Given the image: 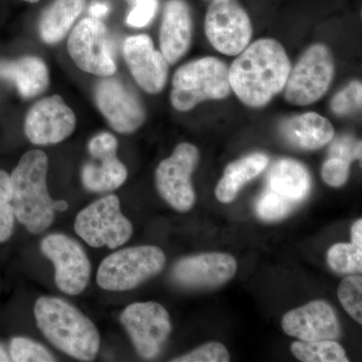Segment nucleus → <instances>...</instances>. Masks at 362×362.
<instances>
[{
    "label": "nucleus",
    "mask_w": 362,
    "mask_h": 362,
    "mask_svg": "<svg viewBox=\"0 0 362 362\" xmlns=\"http://www.w3.org/2000/svg\"><path fill=\"white\" fill-rule=\"evenodd\" d=\"M291 69L280 42L259 40L240 52L230 66V88L247 106L263 108L284 90Z\"/></svg>",
    "instance_id": "f257e3e1"
},
{
    "label": "nucleus",
    "mask_w": 362,
    "mask_h": 362,
    "mask_svg": "<svg viewBox=\"0 0 362 362\" xmlns=\"http://www.w3.org/2000/svg\"><path fill=\"white\" fill-rule=\"evenodd\" d=\"M37 327L44 337L73 358L94 361L100 349V334L85 314L57 297H40L35 304Z\"/></svg>",
    "instance_id": "f03ea898"
},
{
    "label": "nucleus",
    "mask_w": 362,
    "mask_h": 362,
    "mask_svg": "<svg viewBox=\"0 0 362 362\" xmlns=\"http://www.w3.org/2000/svg\"><path fill=\"white\" fill-rule=\"evenodd\" d=\"M47 154L33 149L23 154L11 175L16 218L33 235L44 233L54 220V201L47 192Z\"/></svg>",
    "instance_id": "7ed1b4c3"
},
{
    "label": "nucleus",
    "mask_w": 362,
    "mask_h": 362,
    "mask_svg": "<svg viewBox=\"0 0 362 362\" xmlns=\"http://www.w3.org/2000/svg\"><path fill=\"white\" fill-rule=\"evenodd\" d=\"M230 92L228 66L209 57L190 62L175 71L170 102L176 110L187 112L202 102L226 99Z\"/></svg>",
    "instance_id": "20e7f679"
},
{
    "label": "nucleus",
    "mask_w": 362,
    "mask_h": 362,
    "mask_svg": "<svg viewBox=\"0 0 362 362\" xmlns=\"http://www.w3.org/2000/svg\"><path fill=\"white\" fill-rule=\"evenodd\" d=\"M165 263V255L158 247L120 250L102 262L97 272V284L107 291H129L158 275Z\"/></svg>",
    "instance_id": "39448f33"
},
{
    "label": "nucleus",
    "mask_w": 362,
    "mask_h": 362,
    "mask_svg": "<svg viewBox=\"0 0 362 362\" xmlns=\"http://www.w3.org/2000/svg\"><path fill=\"white\" fill-rule=\"evenodd\" d=\"M75 232L93 247L116 249L133 235V226L121 211L116 195L102 197L85 207L75 220Z\"/></svg>",
    "instance_id": "423d86ee"
},
{
    "label": "nucleus",
    "mask_w": 362,
    "mask_h": 362,
    "mask_svg": "<svg viewBox=\"0 0 362 362\" xmlns=\"http://www.w3.org/2000/svg\"><path fill=\"white\" fill-rule=\"evenodd\" d=\"M334 59L326 45H311L291 69L284 87L289 103L307 106L321 99L334 77Z\"/></svg>",
    "instance_id": "0eeeda50"
},
{
    "label": "nucleus",
    "mask_w": 362,
    "mask_h": 362,
    "mask_svg": "<svg viewBox=\"0 0 362 362\" xmlns=\"http://www.w3.org/2000/svg\"><path fill=\"white\" fill-rule=\"evenodd\" d=\"M66 47L74 63L86 73L106 78L117 71L108 30L101 20L90 16L81 21L69 35Z\"/></svg>",
    "instance_id": "6e6552de"
},
{
    "label": "nucleus",
    "mask_w": 362,
    "mask_h": 362,
    "mask_svg": "<svg viewBox=\"0 0 362 362\" xmlns=\"http://www.w3.org/2000/svg\"><path fill=\"white\" fill-rule=\"evenodd\" d=\"M199 160V149L189 143H181L176 146L173 156L162 160L156 169V182L159 194L180 213H187L194 206L192 175Z\"/></svg>",
    "instance_id": "1a4fd4ad"
},
{
    "label": "nucleus",
    "mask_w": 362,
    "mask_h": 362,
    "mask_svg": "<svg viewBox=\"0 0 362 362\" xmlns=\"http://www.w3.org/2000/svg\"><path fill=\"white\" fill-rule=\"evenodd\" d=\"M204 30L211 45L228 56H237L249 45L251 20L237 0H214L207 9Z\"/></svg>",
    "instance_id": "9d476101"
},
{
    "label": "nucleus",
    "mask_w": 362,
    "mask_h": 362,
    "mask_svg": "<svg viewBox=\"0 0 362 362\" xmlns=\"http://www.w3.org/2000/svg\"><path fill=\"white\" fill-rule=\"evenodd\" d=\"M120 320L138 354L146 359L160 354L173 330L168 310L156 302L129 305L124 309Z\"/></svg>",
    "instance_id": "9b49d317"
},
{
    "label": "nucleus",
    "mask_w": 362,
    "mask_h": 362,
    "mask_svg": "<svg viewBox=\"0 0 362 362\" xmlns=\"http://www.w3.org/2000/svg\"><path fill=\"white\" fill-rule=\"evenodd\" d=\"M40 251L54 266V282L65 294H81L90 277V263L77 240L63 233H52L40 243Z\"/></svg>",
    "instance_id": "f8f14e48"
},
{
    "label": "nucleus",
    "mask_w": 362,
    "mask_h": 362,
    "mask_svg": "<svg viewBox=\"0 0 362 362\" xmlns=\"http://www.w3.org/2000/svg\"><path fill=\"white\" fill-rule=\"evenodd\" d=\"M94 97L98 109L116 132L130 134L145 122L146 112L139 98L117 78H101Z\"/></svg>",
    "instance_id": "ddd939ff"
},
{
    "label": "nucleus",
    "mask_w": 362,
    "mask_h": 362,
    "mask_svg": "<svg viewBox=\"0 0 362 362\" xmlns=\"http://www.w3.org/2000/svg\"><path fill=\"white\" fill-rule=\"evenodd\" d=\"M76 115L59 95L33 105L25 119V134L33 144H58L75 131Z\"/></svg>",
    "instance_id": "4468645a"
},
{
    "label": "nucleus",
    "mask_w": 362,
    "mask_h": 362,
    "mask_svg": "<svg viewBox=\"0 0 362 362\" xmlns=\"http://www.w3.org/2000/svg\"><path fill=\"white\" fill-rule=\"evenodd\" d=\"M237 261L225 252H206L187 257L175 264L173 277L190 289H209L226 284L237 273Z\"/></svg>",
    "instance_id": "2eb2a0df"
},
{
    "label": "nucleus",
    "mask_w": 362,
    "mask_h": 362,
    "mask_svg": "<svg viewBox=\"0 0 362 362\" xmlns=\"http://www.w3.org/2000/svg\"><path fill=\"white\" fill-rule=\"evenodd\" d=\"M123 54L133 78L145 92L160 93L165 87L168 63L161 52L154 49L148 35H133L126 39Z\"/></svg>",
    "instance_id": "dca6fc26"
},
{
    "label": "nucleus",
    "mask_w": 362,
    "mask_h": 362,
    "mask_svg": "<svg viewBox=\"0 0 362 362\" xmlns=\"http://www.w3.org/2000/svg\"><path fill=\"white\" fill-rule=\"evenodd\" d=\"M282 328L286 334L302 341L338 340L341 337L337 313L322 300L312 301L288 312L283 317Z\"/></svg>",
    "instance_id": "f3484780"
},
{
    "label": "nucleus",
    "mask_w": 362,
    "mask_h": 362,
    "mask_svg": "<svg viewBox=\"0 0 362 362\" xmlns=\"http://www.w3.org/2000/svg\"><path fill=\"white\" fill-rule=\"evenodd\" d=\"M192 21L185 0H168L160 28V52L168 64L180 61L190 47Z\"/></svg>",
    "instance_id": "a211bd4d"
},
{
    "label": "nucleus",
    "mask_w": 362,
    "mask_h": 362,
    "mask_svg": "<svg viewBox=\"0 0 362 362\" xmlns=\"http://www.w3.org/2000/svg\"><path fill=\"white\" fill-rule=\"evenodd\" d=\"M280 131L286 141L302 150L321 148L334 137L330 121L314 112L287 119L281 124Z\"/></svg>",
    "instance_id": "6ab92c4d"
},
{
    "label": "nucleus",
    "mask_w": 362,
    "mask_h": 362,
    "mask_svg": "<svg viewBox=\"0 0 362 362\" xmlns=\"http://www.w3.org/2000/svg\"><path fill=\"white\" fill-rule=\"evenodd\" d=\"M0 77L11 81L25 99L39 96L49 84V69L37 57L0 61Z\"/></svg>",
    "instance_id": "aec40b11"
},
{
    "label": "nucleus",
    "mask_w": 362,
    "mask_h": 362,
    "mask_svg": "<svg viewBox=\"0 0 362 362\" xmlns=\"http://www.w3.org/2000/svg\"><path fill=\"white\" fill-rule=\"evenodd\" d=\"M267 188L300 204L310 194L311 176L300 162L290 158L280 159L269 171Z\"/></svg>",
    "instance_id": "412c9836"
},
{
    "label": "nucleus",
    "mask_w": 362,
    "mask_h": 362,
    "mask_svg": "<svg viewBox=\"0 0 362 362\" xmlns=\"http://www.w3.org/2000/svg\"><path fill=\"white\" fill-rule=\"evenodd\" d=\"M269 164L268 156L252 153L226 166L223 177L216 185V197L223 204H230L245 185L261 175Z\"/></svg>",
    "instance_id": "4be33fe9"
},
{
    "label": "nucleus",
    "mask_w": 362,
    "mask_h": 362,
    "mask_svg": "<svg viewBox=\"0 0 362 362\" xmlns=\"http://www.w3.org/2000/svg\"><path fill=\"white\" fill-rule=\"evenodd\" d=\"M81 171V178L86 189L93 192H113L122 187L127 180L128 171L116 153L92 157Z\"/></svg>",
    "instance_id": "5701e85b"
},
{
    "label": "nucleus",
    "mask_w": 362,
    "mask_h": 362,
    "mask_svg": "<svg viewBox=\"0 0 362 362\" xmlns=\"http://www.w3.org/2000/svg\"><path fill=\"white\" fill-rule=\"evenodd\" d=\"M85 6L86 0H54L40 16V39L47 45L58 44L66 37Z\"/></svg>",
    "instance_id": "b1692460"
},
{
    "label": "nucleus",
    "mask_w": 362,
    "mask_h": 362,
    "mask_svg": "<svg viewBox=\"0 0 362 362\" xmlns=\"http://www.w3.org/2000/svg\"><path fill=\"white\" fill-rule=\"evenodd\" d=\"M292 354L303 362H349L344 349L337 340L294 342Z\"/></svg>",
    "instance_id": "393cba45"
},
{
    "label": "nucleus",
    "mask_w": 362,
    "mask_h": 362,
    "mask_svg": "<svg viewBox=\"0 0 362 362\" xmlns=\"http://www.w3.org/2000/svg\"><path fill=\"white\" fill-rule=\"evenodd\" d=\"M330 268L337 273L356 274L362 271V247L354 244H337L328 251Z\"/></svg>",
    "instance_id": "a878e982"
},
{
    "label": "nucleus",
    "mask_w": 362,
    "mask_h": 362,
    "mask_svg": "<svg viewBox=\"0 0 362 362\" xmlns=\"http://www.w3.org/2000/svg\"><path fill=\"white\" fill-rule=\"evenodd\" d=\"M299 204L285 199L277 192L266 188L257 202V214L266 221L283 220L294 211Z\"/></svg>",
    "instance_id": "bb28decb"
},
{
    "label": "nucleus",
    "mask_w": 362,
    "mask_h": 362,
    "mask_svg": "<svg viewBox=\"0 0 362 362\" xmlns=\"http://www.w3.org/2000/svg\"><path fill=\"white\" fill-rule=\"evenodd\" d=\"M16 220L11 175L0 169V244L11 239Z\"/></svg>",
    "instance_id": "cd10ccee"
},
{
    "label": "nucleus",
    "mask_w": 362,
    "mask_h": 362,
    "mask_svg": "<svg viewBox=\"0 0 362 362\" xmlns=\"http://www.w3.org/2000/svg\"><path fill=\"white\" fill-rule=\"evenodd\" d=\"M9 357L16 362L56 361L54 356L40 343L30 338L14 337L9 345Z\"/></svg>",
    "instance_id": "c85d7f7f"
},
{
    "label": "nucleus",
    "mask_w": 362,
    "mask_h": 362,
    "mask_svg": "<svg viewBox=\"0 0 362 362\" xmlns=\"http://www.w3.org/2000/svg\"><path fill=\"white\" fill-rule=\"evenodd\" d=\"M338 298L343 308L354 320L362 324V278L350 276L343 279L338 287Z\"/></svg>",
    "instance_id": "c756f323"
},
{
    "label": "nucleus",
    "mask_w": 362,
    "mask_h": 362,
    "mask_svg": "<svg viewBox=\"0 0 362 362\" xmlns=\"http://www.w3.org/2000/svg\"><path fill=\"white\" fill-rule=\"evenodd\" d=\"M361 83L359 81H354L333 98L331 109L339 116L356 113L361 109Z\"/></svg>",
    "instance_id": "7c9ffc66"
},
{
    "label": "nucleus",
    "mask_w": 362,
    "mask_h": 362,
    "mask_svg": "<svg viewBox=\"0 0 362 362\" xmlns=\"http://www.w3.org/2000/svg\"><path fill=\"white\" fill-rule=\"evenodd\" d=\"M230 354L220 342H209L185 356L173 359L175 362H228Z\"/></svg>",
    "instance_id": "2f4dec72"
},
{
    "label": "nucleus",
    "mask_w": 362,
    "mask_h": 362,
    "mask_svg": "<svg viewBox=\"0 0 362 362\" xmlns=\"http://www.w3.org/2000/svg\"><path fill=\"white\" fill-rule=\"evenodd\" d=\"M349 162L331 157L324 162L322 166V178L328 185L333 187H340L349 180Z\"/></svg>",
    "instance_id": "473e14b6"
},
{
    "label": "nucleus",
    "mask_w": 362,
    "mask_h": 362,
    "mask_svg": "<svg viewBox=\"0 0 362 362\" xmlns=\"http://www.w3.org/2000/svg\"><path fill=\"white\" fill-rule=\"evenodd\" d=\"M158 0H134L127 16V25L135 28L148 25L157 13Z\"/></svg>",
    "instance_id": "72a5a7b5"
},
{
    "label": "nucleus",
    "mask_w": 362,
    "mask_h": 362,
    "mask_svg": "<svg viewBox=\"0 0 362 362\" xmlns=\"http://www.w3.org/2000/svg\"><path fill=\"white\" fill-rule=\"evenodd\" d=\"M329 156L337 157L352 163V161L361 160V141H356L350 136H342L331 143Z\"/></svg>",
    "instance_id": "f704fd0d"
},
{
    "label": "nucleus",
    "mask_w": 362,
    "mask_h": 362,
    "mask_svg": "<svg viewBox=\"0 0 362 362\" xmlns=\"http://www.w3.org/2000/svg\"><path fill=\"white\" fill-rule=\"evenodd\" d=\"M117 147H118L117 138L109 132H102L94 136L88 145L90 156L92 157L117 153Z\"/></svg>",
    "instance_id": "c9c22d12"
},
{
    "label": "nucleus",
    "mask_w": 362,
    "mask_h": 362,
    "mask_svg": "<svg viewBox=\"0 0 362 362\" xmlns=\"http://www.w3.org/2000/svg\"><path fill=\"white\" fill-rule=\"evenodd\" d=\"M109 11H110V7L104 2H94L92 6L90 7V16L98 18V20L105 18L109 13Z\"/></svg>",
    "instance_id": "e433bc0d"
},
{
    "label": "nucleus",
    "mask_w": 362,
    "mask_h": 362,
    "mask_svg": "<svg viewBox=\"0 0 362 362\" xmlns=\"http://www.w3.org/2000/svg\"><path fill=\"white\" fill-rule=\"evenodd\" d=\"M352 244L362 247V220L356 221L351 228Z\"/></svg>",
    "instance_id": "4c0bfd02"
},
{
    "label": "nucleus",
    "mask_w": 362,
    "mask_h": 362,
    "mask_svg": "<svg viewBox=\"0 0 362 362\" xmlns=\"http://www.w3.org/2000/svg\"><path fill=\"white\" fill-rule=\"evenodd\" d=\"M68 207V202L65 201H54V211H66Z\"/></svg>",
    "instance_id": "58836bf2"
},
{
    "label": "nucleus",
    "mask_w": 362,
    "mask_h": 362,
    "mask_svg": "<svg viewBox=\"0 0 362 362\" xmlns=\"http://www.w3.org/2000/svg\"><path fill=\"white\" fill-rule=\"evenodd\" d=\"M6 361H11V357H9V354H7L4 345L0 344V362Z\"/></svg>",
    "instance_id": "ea45409f"
},
{
    "label": "nucleus",
    "mask_w": 362,
    "mask_h": 362,
    "mask_svg": "<svg viewBox=\"0 0 362 362\" xmlns=\"http://www.w3.org/2000/svg\"><path fill=\"white\" fill-rule=\"evenodd\" d=\"M23 1L28 2V4H37L40 0H23Z\"/></svg>",
    "instance_id": "a19ab883"
}]
</instances>
